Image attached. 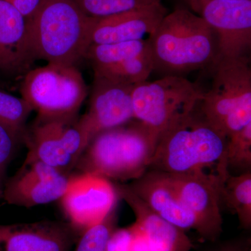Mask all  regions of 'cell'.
I'll list each match as a JSON object with an SVG mask.
<instances>
[{
	"label": "cell",
	"instance_id": "7402d4cb",
	"mask_svg": "<svg viewBox=\"0 0 251 251\" xmlns=\"http://www.w3.org/2000/svg\"><path fill=\"white\" fill-rule=\"evenodd\" d=\"M225 157L228 171L230 168L242 173L251 171V123L227 138Z\"/></svg>",
	"mask_w": 251,
	"mask_h": 251
},
{
	"label": "cell",
	"instance_id": "484cf974",
	"mask_svg": "<svg viewBox=\"0 0 251 251\" xmlns=\"http://www.w3.org/2000/svg\"><path fill=\"white\" fill-rule=\"evenodd\" d=\"M131 227L115 229L110 236L106 251H130Z\"/></svg>",
	"mask_w": 251,
	"mask_h": 251
},
{
	"label": "cell",
	"instance_id": "277c9868",
	"mask_svg": "<svg viewBox=\"0 0 251 251\" xmlns=\"http://www.w3.org/2000/svg\"><path fill=\"white\" fill-rule=\"evenodd\" d=\"M227 142L193 112L160 135L148 170L176 175L216 169L226 161Z\"/></svg>",
	"mask_w": 251,
	"mask_h": 251
},
{
	"label": "cell",
	"instance_id": "cb8c5ba5",
	"mask_svg": "<svg viewBox=\"0 0 251 251\" xmlns=\"http://www.w3.org/2000/svg\"><path fill=\"white\" fill-rule=\"evenodd\" d=\"M59 135L66 151L77 163L92 140L90 135L77 117L62 120Z\"/></svg>",
	"mask_w": 251,
	"mask_h": 251
},
{
	"label": "cell",
	"instance_id": "8fae6325",
	"mask_svg": "<svg viewBox=\"0 0 251 251\" xmlns=\"http://www.w3.org/2000/svg\"><path fill=\"white\" fill-rule=\"evenodd\" d=\"M72 175L39 161L26 163L6 181L1 197L11 205L31 208L61 200Z\"/></svg>",
	"mask_w": 251,
	"mask_h": 251
},
{
	"label": "cell",
	"instance_id": "e0dca14e",
	"mask_svg": "<svg viewBox=\"0 0 251 251\" xmlns=\"http://www.w3.org/2000/svg\"><path fill=\"white\" fill-rule=\"evenodd\" d=\"M27 21L6 0H0V72L25 74L35 61Z\"/></svg>",
	"mask_w": 251,
	"mask_h": 251
},
{
	"label": "cell",
	"instance_id": "6da1fadb",
	"mask_svg": "<svg viewBox=\"0 0 251 251\" xmlns=\"http://www.w3.org/2000/svg\"><path fill=\"white\" fill-rule=\"evenodd\" d=\"M216 33L198 15L176 8L163 18L150 39L153 71L179 75L210 67L218 54Z\"/></svg>",
	"mask_w": 251,
	"mask_h": 251
},
{
	"label": "cell",
	"instance_id": "d4e9b609",
	"mask_svg": "<svg viewBox=\"0 0 251 251\" xmlns=\"http://www.w3.org/2000/svg\"><path fill=\"white\" fill-rule=\"evenodd\" d=\"M19 141L21 139L16 135L0 125V181L4 184L6 168L14 156Z\"/></svg>",
	"mask_w": 251,
	"mask_h": 251
},
{
	"label": "cell",
	"instance_id": "44dd1931",
	"mask_svg": "<svg viewBox=\"0 0 251 251\" xmlns=\"http://www.w3.org/2000/svg\"><path fill=\"white\" fill-rule=\"evenodd\" d=\"M89 17L105 18L161 3L162 0H74Z\"/></svg>",
	"mask_w": 251,
	"mask_h": 251
},
{
	"label": "cell",
	"instance_id": "4fadbf2b",
	"mask_svg": "<svg viewBox=\"0 0 251 251\" xmlns=\"http://www.w3.org/2000/svg\"><path fill=\"white\" fill-rule=\"evenodd\" d=\"M79 235L62 221L0 224V251H71Z\"/></svg>",
	"mask_w": 251,
	"mask_h": 251
},
{
	"label": "cell",
	"instance_id": "9c48e42d",
	"mask_svg": "<svg viewBox=\"0 0 251 251\" xmlns=\"http://www.w3.org/2000/svg\"><path fill=\"white\" fill-rule=\"evenodd\" d=\"M120 198L115 184L99 175H73L61 202L69 224L80 234L103 221Z\"/></svg>",
	"mask_w": 251,
	"mask_h": 251
},
{
	"label": "cell",
	"instance_id": "7c38bea8",
	"mask_svg": "<svg viewBox=\"0 0 251 251\" xmlns=\"http://www.w3.org/2000/svg\"><path fill=\"white\" fill-rule=\"evenodd\" d=\"M134 87L94 76L90 108L79 118L91 139L103 130L134 120L132 104Z\"/></svg>",
	"mask_w": 251,
	"mask_h": 251
},
{
	"label": "cell",
	"instance_id": "5b68a950",
	"mask_svg": "<svg viewBox=\"0 0 251 251\" xmlns=\"http://www.w3.org/2000/svg\"><path fill=\"white\" fill-rule=\"evenodd\" d=\"M212 82L203 92L199 116L220 134L231 135L251 123V70L246 56L216 59Z\"/></svg>",
	"mask_w": 251,
	"mask_h": 251
},
{
	"label": "cell",
	"instance_id": "9a60e30c",
	"mask_svg": "<svg viewBox=\"0 0 251 251\" xmlns=\"http://www.w3.org/2000/svg\"><path fill=\"white\" fill-rule=\"evenodd\" d=\"M120 199L125 201L135 216V226L143 236L150 251H191L192 241L182 230L156 214L128 184L116 183Z\"/></svg>",
	"mask_w": 251,
	"mask_h": 251
},
{
	"label": "cell",
	"instance_id": "ffe728a7",
	"mask_svg": "<svg viewBox=\"0 0 251 251\" xmlns=\"http://www.w3.org/2000/svg\"><path fill=\"white\" fill-rule=\"evenodd\" d=\"M34 111L31 105L23 98L0 91V125L23 140L26 122Z\"/></svg>",
	"mask_w": 251,
	"mask_h": 251
},
{
	"label": "cell",
	"instance_id": "603a6c76",
	"mask_svg": "<svg viewBox=\"0 0 251 251\" xmlns=\"http://www.w3.org/2000/svg\"><path fill=\"white\" fill-rule=\"evenodd\" d=\"M115 210L99 224L80 234L74 251H106L110 236L115 229Z\"/></svg>",
	"mask_w": 251,
	"mask_h": 251
},
{
	"label": "cell",
	"instance_id": "7a4b0ae2",
	"mask_svg": "<svg viewBox=\"0 0 251 251\" xmlns=\"http://www.w3.org/2000/svg\"><path fill=\"white\" fill-rule=\"evenodd\" d=\"M159 135L136 120L103 130L91 140L77 160L79 174L89 173L125 181L148 171Z\"/></svg>",
	"mask_w": 251,
	"mask_h": 251
},
{
	"label": "cell",
	"instance_id": "83f0119b",
	"mask_svg": "<svg viewBox=\"0 0 251 251\" xmlns=\"http://www.w3.org/2000/svg\"><path fill=\"white\" fill-rule=\"evenodd\" d=\"M27 21L32 18L42 4L43 0H6Z\"/></svg>",
	"mask_w": 251,
	"mask_h": 251
},
{
	"label": "cell",
	"instance_id": "52a82bcc",
	"mask_svg": "<svg viewBox=\"0 0 251 251\" xmlns=\"http://www.w3.org/2000/svg\"><path fill=\"white\" fill-rule=\"evenodd\" d=\"M198 85L179 75H165L135 85L132 92L134 120L160 135L195 111L202 97Z\"/></svg>",
	"mask_w": 251,
	"mask_h": 251
},
{
	"label": "cell",
	"instance_id": "ba28073f",
	"mask_svg": "<svg viewBox=\"0 0 251 251\" xmlns=\"http://www.w3.org/2000/svg\"><path fill=\"white\" fill-rule=\"evenodd\" d=\"M217 36L216 59L244 57L251 46V0H185Z\"/></svg>",
	"mask_w": 251,
	"mask_h": 251
},
{
	"label": "cell",
	"instance_id": "f1b7e54d",
	"mask_svg": "<svg viewBox=\"0 0 251 251\" xmlns=\"http://www.w3.org/2000/svg\"><path fill=\"white\" fill-rule=\"evenodd\" d=\"M3 187H4V184L0 181V196H1V194H2Z\"/></svg>",
	"mask_w": 251,
	"mask_h": 251
},
{
	"label": "cell",
	"instance_id": "f546056e",
	"mask_svg": "<svg viewBox=\"0 0 251 251\" xmlns=\"http://www.w3.org/2000/svg\"><path fill=\"white\" fill-rule=\"evenodd\" d=\"M183 1H185V0H183Z\"/></svg>",
	"mask_w": 251,
	"mask_h": 251
},
{
	"label": "cell",
	"instance_id": "30bf717a",
	"mask_svg": "<svg viewBox=\"0 0 251 251\" xmlns=\"http://www.w3.org/2000/svg\"><path fill=\"white\" fill-rule=\"evenodd\" d=\"M169 175L181 201L194 216V230L206 242H218L223 232L221 171Z\"/></svg>",
	"mask_w": 251,
	"mask_h": 251
},
{
	"label": "cell",
	"instance_id": "4316f807",
	"mask_svg": "<svg viewBox=\"0 0 251 251\" xmlns=\"http://www.w3.org/2000/svg\"><path fill=\"white\" fill-rule=\"evenodd\" d=\"M219 242V241H218ZM211 243L212 245L202 251H250L251 237H239L225 242Z\"/></svg>",
	"mask_w": 251,
	"mask_h": 251
},
{
	"label": "cell",
	"instance_id": "3957f363",
	"mask_svg": "<svg viewBox=\"0 0 251 251\" xmlns=\"http://www.w3.org/2000/svg\"><path fill=\"white\" fill-rule=\"evenodd\" d=\"M96 21L84 14L74 0H43L27 21L34 57L48 64L75 67L92 45Z\"/></svg>",
	"mask_w": 251,
	"mask_h": 251
},
{
	"label": "cell",
	"instance_id": "d6986e66",
	"mask_svg": "<svg viewBox=\"0 0 251 251\" xmlns=\"http://www.w3.org/2000/svg\"><path fill=\"white\" fill-rule=\"evenodd\" d=\"M220 199L231 212L237 215L242 228L251 227V172L230 174L226 167L221 168Z\"/></svg>",
	"mask_w": 251,
	"mask_h": 251
},
{
	"label": "cell",
	"instance_id": "ac0fdd59",
	"mask_svg": "<svg viewBox=\"0 0 251 251\" xmlns=\"http://www.w3.org/2000/svg\"><path fill=\"white\" fill-rule=\"evenodd\" d=\"M62 120L38 118L30 130H26L23 141L28 149L26 163L39 161L69 175L76 162L66 151L61 140Z\"/></svg>",
	"mask_w": 251,
	"mask_h": 251
},
{
	"label": "cell",
	"instance_id": "5bb4252c",
	"mask_svg": "<svg viewBox=\"0 0 251 251\" xmlns=\"http://www.w3.org/2000/svg\"><path fill=\"white\" fill-rule=\"evenodd\" d=\"M128 185L151 210L163 219L184 231L195 229L194 216L181 201L169 175L148 170Z\"/></svg>",
	"mask_w": 251,
	"mask_h": 251
},
{
	"label": "cell",
	"instance_id": "8992f818",
	"mask_svg": "<svg viewBox=\"0 0 251 251\" xmlns=\"http://www.w3.org/2000/svg\"><path fill=\"white\" fill-rule=\"evenodd\" d=\"M21 95L38 118L68 120L77 117L87 94L82 74L74 66L48 64L25 74Z\"/></svg>",
	"mask_w": 251,
	"mask_h": 251
},
{
	"label": "cell",
	"instance_id": "2e32d148",
	"mask_svg": "<svg viewBox=\"0 0 251 251\" xmlns=\"http://www.w3.org/2000/svg\"><path fill=\"white\" fill-rule=\"evenodd\" d=\"M168 10L161 3L142 9L97 18L92 44H109L150 40Z\"/></svg>",
	"mask_w": 251,
	"mask_h": 251
}]
</instances>
